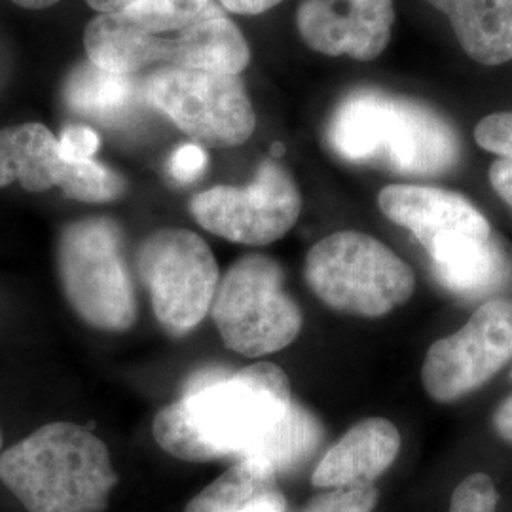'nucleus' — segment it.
Segmentation results:
<instances>
[{"instance_id":"1","label":"nucleus","mask_w":512,"mask_h":512,"mask_svg":"<svg viewBox=\"0 0 512 512\" xmlns=\"http://www.w3.org/2000/svg\"><path fill=\"white\" fill-rule=\"evenodd\" d=\"M219 0H139L88 23L90 61L112 73L203 69L239 74L251 61L249 44Z\"/></svg>"},{"instance_id":"2","label":"nucleus","mask_w":512,"mask_h":512,"mask_svg":"<svg viewBox=\"0 0 512 512\" xmlns=\"http://www.w3.org/2000/svg\"><path fill=\"white\" fill-rule=\"evenodd\" d=\"M291 404V382L274 363L203 374L156 414L152 433L164 452L183 461L253 458Z\"/></svg>"},{"instance_id":"3","label":"nucleus","mask_w":512,"mask_h":512,"mask_svg":"<svg viewBox=\"0 0 512 512\" xmlns=\"http://www.w3.org/2000/svg\"><path fill=\"white\" fill-rule=\"evenodd\" d=\"M329 145L349 162H382L401 175L433 177L459 162V139L429 105L382 90H357L338 105Z\"/></svg>"},{"instance_id":"4","label":"nucleus","mask_w":512,"mask_h":512,"mask_svg":"<svg viewBox=\"0 0 512 512\" xmlns=\"http://www.w3.org/2000/svg\"><path fill=\"white\" fill-rule=\"evenodd\" d=\"M0 480L27 512H103L118 476L103 440L55 421L0 454Z\"/></svg>"},{"instance_id":"5","label":"nucleus","mask_w":512,"mask_h":512,"mask_svg":"<svg viewBox=\"0 0 512 512\" xmlns=\"http://www.w3.org/2000/svg\"><path fill=\"white\" fill-rule=\"evenodd\" d=\"M55 264L65 300L86 325L126 332L137 323L126 236L116 220L88 217L67 224L57 236Z\"/></svg>"},{"instance_id":"6","label":"nucleus","mask_w":512,"mask_h":512,"mask_svg":"<svg viewBox=\"0 0 512 512\" xmlns=\"http://www.w3.org/2000/svg\"><path fill=\"white\" fill-rule=\"evenodd\" d=\"M304 277L330 310L359 317H382L408 302L416 289V275L403 258L353 230L317 241L306 256Z\"/></svg>"},{"instance_id":"7","label":"nucleus","mask_w":512,"mask_h":512,"mask_svg":"<svg viewBox=\"0 0 512 512\" xmlns=\"http://www.w3.org/2000/svg\"><path fill=\"white\" fill-rule=\"evenodd\" d=\"M224 346L243 357H262L291 346L302 330V311L283 287L274 258L247 255L224 275L211 304Z\"/></svg>"},{"instance_id":"8","label":"nucleus","mask_w":512,"mask_h":512,"mask_svg":"<svg viewBox=\"0 0 512 512\" xmlns=\"http://www.w3.org/2000/svg\"><path fill=\"white\" fill-rule=\"evenodd\" d=\"M135 272L147 287L158 325L173 338L202 323L220 281L213 251L186 228H162L143 239L135 251Z\"/></svg>"},{"instance_id":"9","label":"nucleus","mask_w":512,"mask_h":512,"mask_svg":"<svg viewBox=\"0 0 512 512\" xmlns=\"http://www.w3.org/2000/svg\"><path fill=\"white\" fill-rule=\"evenodd\" d=\"M148 101L203 145L239 147L256 129V114L239 74L165 67L148 74Z\"/></svg>"},{"instance_id":"10","label":"nucleus","mask_w":512,"mask_h":512,"mask_svg":"<svg viewBox=\"0 0 512 512\" xmlns=\"http://www.w3.org/2000/svg\"><path fill=\"white\" fill-rule=\"evenodd\" d=\"M302 196L293 175L275 160H264L253 183L215 186L190 200V213L207 232L241 245H270L300 217Z\"/></svg>"},{"instance_id":"11","label":"nucleus","mask_w":512,"mask_h":512,"mask_svg":"<svg viewBox=\"0 0 512 512\" xmlns=\"http://www.w3.org/2000/svg\"><path fill=\"white\" fill-rule=\"evenodd\" d=\"M511 359L512 300L497 298L429 348L421 380L435 401L452 403L490 382Z\"/></svg>"},{"instance_id":"12","label":"nucleus","mask_w":512,"mask_h":512,"mask_svg":"<svg viewBox=\"0 0 512 512\" xmlns=\"http://www.w3.org/2000/svg\"><path fill=\"white\" fill-rule=\"evenodd\" d=\"M385 217L410 230L429 256L492 238L490 222L458 192L435 186L391 184L378 196Z\"/></svg>"},{"instance_id":"13","label":"nucleus","mask_w":512,"mask_h":512,"mask_svg":"<svg viewBox=\"0 0 512 512\" xmlns=\"http://www.w3.org/2000/svg\"><path fill=\"white\" fill-rule=\"evenodd\" d=\"M393 23V0H304L296 12L298 33L311 50L357 61L382 55Z\"/></svg>"},{"instance_id":"14","label":"nucleus","mask_w":512,"mask_h":512,"mask_svg":"<svg viewBox=\"0 0 512 512\" xmlns=\"http://www.w3.org/2000/svg\"><path fill=\"white\" fill-rule=\"evenodd\" d=\"M86 162L65 160L57 137L44 124L0 129V188L18 183L27 192H46L57 186L76 200Z\"/></svg>"},{"instance_id":"15","label":"nucleus","mask_w":512,"mask_h":512,"mask_svg":"<svg viewBox=\"0 0 512 512\" xmlns=\"http://www.w3.org/2000/svg\"><path fill=\"white\" fill-rule=\"evenodd\" d=\"M401 452V435L391 421L368 418L355 423L315 467V488L365 486L384 475Z\"/></svg>"},{"instance_id":"16","label":"nucleus","mask_w":512,"mask_h":512,"mask_svg":"<svg viewBox=\"0 0 512 512\" xmlns=\"http://www.w3.org/2000/svg\"><path fill=\"white\" fill-rule=\"evenodd\" d=\"M450 19L465 54L495 67L512 59V0H427Z\"/></svg>"},{"instance_id":"17","label":"nucleus","mask_w":512,"mask_h":512,"mask_svg":"<svg viewBox=\"0 0 512 512\" xmlns=\"http://www.w3.org/2000/svg\"><path fill=\"white\" fill-rule=\"evenodd\" d=\"M63 97L76 114L97 124L116 126L126 122L137 109L139 86L135 76L112 73L88 59L67 76Z\"/></svg>"},{"instance_id":"18","label":"nucleus","mask_w":512,"mask_h":512,"mask_svg":"<svg viewBox=\"0 0 512 512\" xmlns=\"http://www.w3.org/2000/svg\"><path fill=\"white\" fill-rule=\"evenodd\" d=\"M433 272L450 293L482 296L492 293L509 277V258L497 239L471 241L431 256Z\"/></svg>"},{"instance_id":"19","label":"nucleus","mask_w":512,"mask_h":512,"mask_svg":"<svg viewBox=\"0 0 512 512\" xmlns=\"http://www.w3.org/2000/svg\"><path fill=\"white\" fill-rule=\"evenodd\" d=\"M277 473L260 459L245 458L196 495L184 512H239L277 490Z\"/></svg>"},{"instance_id":"20","label":"nucleus","mask_w":512,"mask_h":512,"mask_svg":"<svg viewBox=\"0 0 512 512\" xmlns=\"http://www.w3.org/2000/svg\"><path fill=\"white\" fill-rule=\"evenodd\" d=\"M323 440V425L302 404H291L283 420L260 444L253 459L268 463L275 473H287L310 458Z\"/></svg>"},{"instance_id":"21","label":"nucleus","mask_w":512,"mask_h":512,"mask_svg":"<svg viewBox=\"0 0 512 512\" xmlns=\"http://www.w3.org/2000/svg\"><path fill=\"white\" fill-rule=\"evenodd\" d=\"M378 503L374 484L330 488L325 494L315 495L302 512H372Z\"/></svg>"},{"instance_id":"22","label":"nucleus","mask_w":512,"mask_h":512,"mask_svg":"<svg viewBox=\"0 0 512 512\" xmlns=\"http://www.w3.org/2000/svg\"><path fill=\"white\" fill-rule=\"evenodd\" d=\"M499 495L494 480L484 473L463 478L450 499V512H495Z\"/></svg>"},{"instance_id":"23","label":"nucleus","mask_w":512,"mask_h":512,"mask_svg":"<svg viewBox=\"0 0 512 512\" xmlns=\"http://www.w3.org/2000/svg\"><path fill=\"white\" fill-rule=\"evenodd\" d=\"M475 141L478 147L494 152L503 160H512V110L482 118L476 124Z\"/></svg>"},{"instance_id":"24","label":"nucleus","mask_w":512,"mask_h":512,"mask_svg":"<svg viewBox=\"0 0 512 512\" xmlns=\"http://www.w3.org/2000/svg\"><path fill=\"white\" fill-rule=\"evenodd\" d=\"M59 152L69 162H86L93 160L101 147V137L88 126H69L57 137Z\"/></svg>"},{"instance_id":"25","label":"nucleus","mask_w":512,"mask_h":512,"mask_svg":"<svg viewBox=\"0 0 512 512\" xmlns=\"http://www.w3.org/2000/svg\"><path fill=\"white\" fill-rule=\"evenodd\" d=\"M207 167V152L200 145L186 143L177 148L169 160V171L175 181L188 184L200 179Z\"/></svg>"},{"instance_id":"26","label":"nucleus","mask_w":512,"mask_h":512,"mask_svg":"<svg viewBox=\"0 0 512 512\" xmlns=\"http://www.w3.org/2000/svg\"><path fill=\"white\" fill-rule=\"evenodd\" d=\"M490 183L501 200L512 207V160L499 158L490 167Z\"/></svg>"},{"instance_id":"27","label":"nucleus","mask_w":512,"mask_h":512,"mask_svg":"<svg viewBox=\"0 0 512 512\" xmlns=\"http://www.w3.org/2000/svg\"><path fill=\"white\" fill-rule=\"evenodd\" d=\"M283 0H219L220 6L226 12L241 14V16H258L275 8Z\"/></svg>"},{"instance_id":"28","label":"nucleus","mask_w":512,"mask_h":512,"mask_svg":"<svg viewBox=\"0 0 512 512\" xmlns=\"http://www.w3.org/2000/svg\"><path fill=\"white\" fill-rule=\"evenodd\" d=\"M494 425L499 437L512 444V395L497 408Z\"/></svg>"},{"instance_id":"29","label":"nucleus","mask_w":512,"mask_h":512,"mask_svg":"<svg viewBox=\"0 0 512 512\" xmlns=\"http://www.w3.org/2000/svg\"><path fill=\"white\" fill-rule=\"evenodd\" d=\"M239 512H285V497L279 492H274Z\"/></svg>"},{"instance_id":"30","label":"nucleus","mask_w":512,"mask_h":512,"mask_svg":"<svg viewBox=\"0 0 512 512\" xmlns=\"http://www.w3.org/2000/svg\"><path fill=\"white\" fill-rule=\"evenodd\" d=\"M86 2L99 14H112V12H120V10L128 8L139 0H86Z\"/></svg>"},{"instance_id":"31","label":"nucleus","mask_w":512,"mask_h":512,"mask_svg":"<svg viewBox=\"0 0 512 512\" xmlns=\"http://www.w3.org/2000/svg\"><path fill=\"white\" fill-rule=\"evenodd\" d=\"M12 2L25 10H44V8H50L57 4L59 0H12Z\"/></svg>"},{"instance_id":"32","label":"nucleus","mask_w":512,"mask_h":512,"mask_svg":"<svg viewBox=\"0 0 512 512\" xmlns=\"http://www.w3.org/2000/svg\"><path fill=\"white\" fill-rule=\"evenodd\" d=\"M2 442H4V439H2V427H0V450H2Z\"/></svg>"}]
</instances>
